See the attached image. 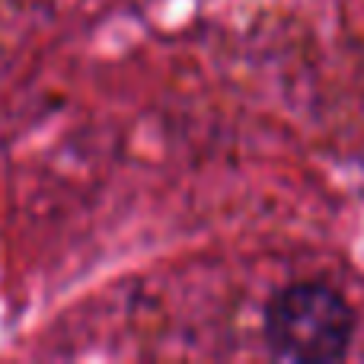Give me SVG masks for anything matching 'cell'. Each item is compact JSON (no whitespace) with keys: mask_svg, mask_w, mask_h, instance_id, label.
<instances>
[{"mask_svg":"<svg viewBox=\"0 0 364 364\" xmlns=\"http://www.w3.org/2000/svg\"><path fill=\"white\" fill-rule=\"evenodd\" d=\"M355 329L358 316L348 297L323 282H294L275 291L262 314L265 346L278 361H342Z\"/></svg>","mask_w":364,"mask_h":364,"instance_id":"1","label":"cell"}]
</instances>
